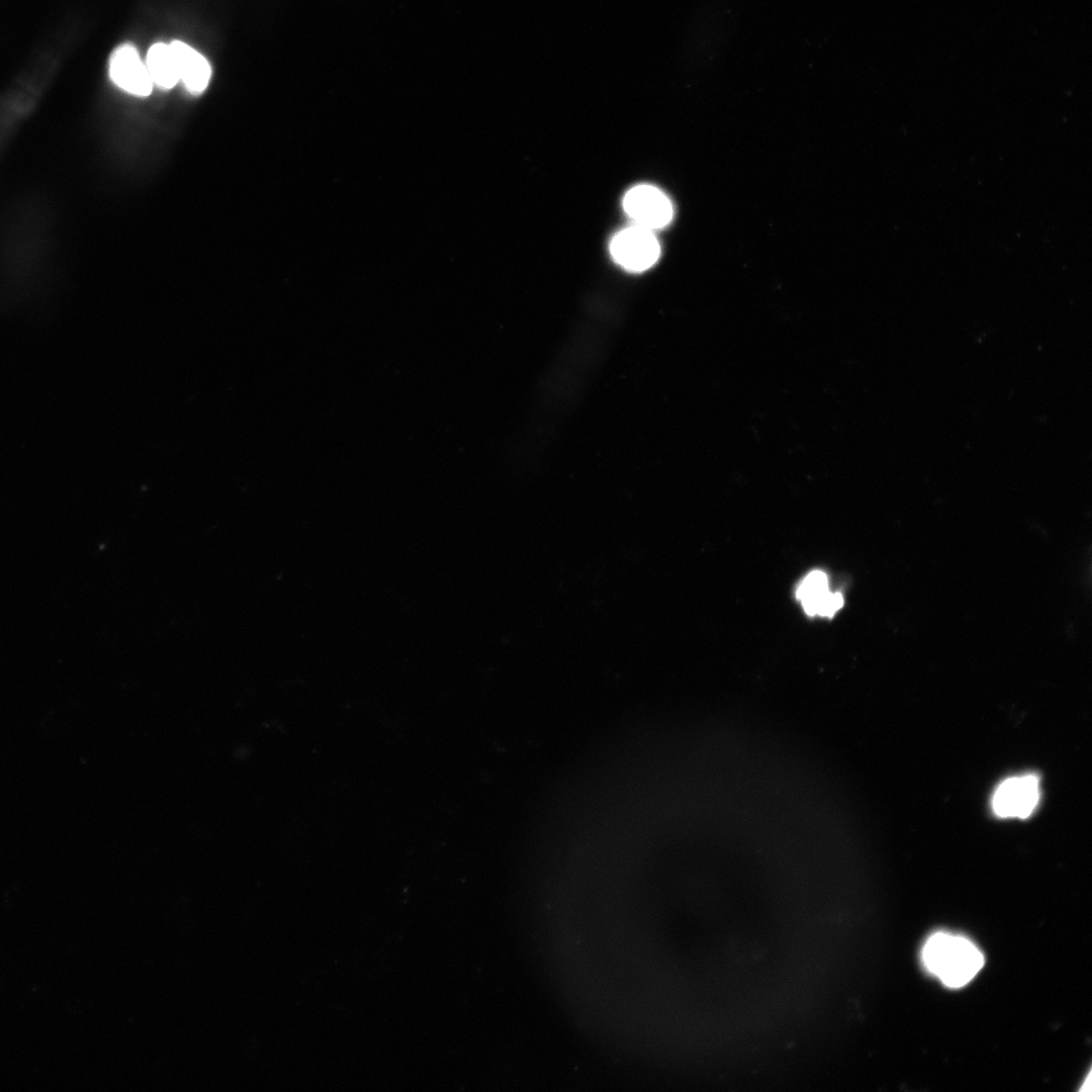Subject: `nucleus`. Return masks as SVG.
I'll use <instances>...</instances> for the list:
<instances>
[{
    "label": "nucleus",
    "mask_w": 1092,
    "mask_h": 1092,
    "mask_svg": "<svg viewBox=\"0 0 1092 1092\" xmlns=\"http://www.w3.org/2000/svg\"><path fill=\"white\" fill-rule=\"evenodd\" d=\"M177 65L179 81L192 94H199L207 87L211 68L207 60L187 43L174 40L170 43Z\"/></svg>",
    "instance_id": "obj_7"
},
{
    "label": "nucleus",
    "mask_w": 1092,
    "mask_h": 1092,
    "mask_svg": "<svg viewBox=\"0 0 1092 1092\" xmlns=\"http://www.w3.org/2000/svg\"><path fill=\"white\" fill-rule=\"evenodd\" d=\"M796 598L808 616L832 618L843 607V596L829 589L827 574L812 570L799 583Z\"/></svg>",
    "instance_id": "obj_6"
},
{
    "label": "nucleus",
    "mask_w": 1092,
    "mask_h": 1092,
    "mask_svg": "<svg viewBox=\"0 0 1092 1092\" xmlns=\"http://www.w3.org/2000/svg\"><path fill=\"white\" fill-rule=\"evenodd\" d=\"M610 252L624 269L642 272L655 264L660 247L653 231L634 224L614 236Z\"/></svg>",
    "instance_id": "obj_2"
},
{
    "label": "nucleus",
    "mask_w": 1092,
    "mask_h": 1092,
    "mask_svg": "<svg viewBox=\"0 0 1092 1092\" xmlns=\"http://www.w3.org/2000/svg\"><path fill=\"white\" fill-rule=\"evenodd\" d=\"M108 69L111 80L122 90L139 96L151 93L154 83L146 64L131 44H122L112 53Z\"/></svg>",
    "instance_id": "obj_5"
},
{
    "label": "nucleus",
    "mask_w": 1092,
    "mask_h": 1092,
    "mask_svg": "<svg viewBox=\"0 0 1092 1092\" xmlns=\"http://www.w3.org/2000/svg\"><path fill=\"white\" fill-rule=\"evenodd\" d=\"M145 64L154 84L170 89L179 81L177 65L170 44L159 42L152 46Z\"/></svg>",
    "instance_id": "obj_8"
},
{
    "label": "nucleus",
    "mask_w": 1092,
    "mask_h": 1092,
    "mask_svg": "<svg viewBox=\"0 0 1092 1092\" xmlns=\"http://www.w3.org/2000/svg\"><path fill=\"white\" fill-rule=\"evenodd\" d=\"M1040 797L1039 781L1035 775L1012 777L1003 781L995 790L991 805L1000 818L1029 817Z\"/></svg>",
    "instance_id": "obj_3"
},
{
    "label": "nucleus",
    "mask_w": 1092,
    "mask_h": 1092,
    "mask_svg": "<svg viewBox=\"0 0 1092 1092\" xmlns=\"http://www.w3.org/2000/svg\"><path fill=\"white\" fill-rule=\"evenodd\" d=\"M922 962L926 970L945 986L960 988L982 969L984 957L968 938L936 932L923 945Z\"/></svg>",
    "instance_id": "obj_1"
},
{
    "label": "nucleus",
    "mask_w": 1092,
    "mask_h": 1092,
    "mask_svg": "<svg viewBox=\"0 0 1092 1092\" xmlns=\"http://www.w3.org/2000/svg\"><path fill=\"white\" fill-rule=\"evenodd\" d=\"M623 207L634 223L654 231L665 226L672 218L668 197L651 185H638L624 196Z\"/></svg>",
    "instance_id": "obj_4"
}]
</instances>
